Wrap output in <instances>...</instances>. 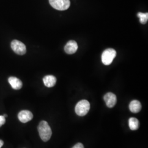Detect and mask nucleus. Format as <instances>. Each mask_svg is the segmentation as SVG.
I'll use <instances>...</instances> for the list:
<instances>
[{"label":"nucleus","instance_id":"1","mask_svg":"<svg viewBox=\"0 0 148 148\" xmlns=\"http://www.w3.org/2000/svg\"><path fill=\"white\" fill-rule=\"evenodd\" d=\"M38 131L40 137L43 142H47L52 136V132L47 122L42 121L40 122L38 126Z\"/></svg>","mask_w":148,"mask_h":148},{"label":"nucleus","instance_id":"2","mask_svg":"<svg viewBox=\"0 0 148 148\" xmlns=\"http://www.w3.org/2000/svg\"><path fill=\"white\" fill-rule=\"evenodd\" d=\"M90 109V104L87 100H82L78 102L75 106V112L76 114L80 116L86 115Z\"/></svg>","mask_w":148,"mask_h":148},{"label":"nucleus","instance_id":"3","mask_svg":"<svg viewBox=\"0 0 148 148\" xmlns=\"http://www.w3.org/2000/svg\"><path fill=\"white\" fill-rule=\"evenodd\" d=\"M116 52L112 48L106 49L101 54V62L106 65L111 64L113 60L116 57Z\"/></svg>","mask_w":148,"mask_h":148},{"label":"nucleus","instance_id":"4","mask_svg":"<svg viewBox=\"0 0 148 148\" xmlns=\"http://www.w3.org/2000/svg\"><path fill=\"white\" fill-rule=\"evenodd\" d=\"M49 3L54 9L58 11H65L70 5V0H49Z\"/></svg>","mask_w":148,"mask_h":148},{"label":"nucleus","instance_id":"5","mask_svg":"<svg viewBox=\"0 0 148 148\" xmlns=\"http://www.w3.org/2000/svg\"><path fill=\"white\" fill-rule=\"evenodd\" d=\"M11 46L12 50L18 55H24L27 52L25 45L18 40H14L12 41Z\"/></svg>","mask_w":148,"mask_h":148},{"label":"nucleus","instance_id":"6","mask_svg":"<svg viewBox=\"0 0 148 148\" xmlns=\"http://www.w3.org/2000/svg\"><path fill=\"white\" fill-rule=\"evenodd\" d=\"M104 100L106 102V105L108 108H113L116 104V96L114 93L109 92L106 93L104 97Z\"/></svg>","mask_w":148,"mask_h":148},{"label":"nucleus","instance_id":"7","mask_svg":"<svg viewBox=\"0 0 148 148\" xmlns=\"http://www.w3.org/2000/svg\"><path fill=\"white\" fill-rule=\"evenodd\" d=\"M18 117L22 123H27L32 119L33 114L31 111L29 110H22L18 114Z\"/></svg>","mask_w":148,"mask_h":148},{"label":"nucleus","instance_id":"8","mask_svg":"<svg viewBox=\"0 0 148 148\" xmlns=\"http://www.w3.org/2000/svg\"><path fill=\"white\" fill-rule=\"evenodd\" d=\"M78 48L77 43L75 41H69L64 47V51L68 54H73L75 53Z\"/></svg>","mask_w":148,"mask_h":148},{"label":"nucleus","instance_id":"9","mask_svg":"<svg viewBox=\"0 0 148 148\" xmlns=\"http://www.w3.org/2000/svg\"><path fill=\"white\" fill-rule=\"evenodd\" d=\"M8 82L11 85V87L14 90H19L21 89L23 86V83L21 79L16 77H10L8 79Z\"/></svg>","mask_w":148,"mask_h":148},{"label":"nucleus","instance_id":"10","mask_svg":"<svg viewBox=\"0 0 148 148\" xmlns=\"http://www.w3.org/2000/svg\"><path fill=\"white\" fill-rule=\"evenodd\" d=\"M43 81L44 85H45L46 87H52L56 85L57 82V79L53 75H47L43 77Z\"/></svg>","mask_w":148,"mask_h":148},{"label":"nucleus","instance_id":"11","mask_svg":"<svg viewBox=\"0 0 148 148\" xmlns=\"http://www.w3.org/2000/svg\"><path fill=\"white\" fill-rule=\"evenodd\" d=\"M129 108L130 111L133 113H138L141 110L142 105L140 101L137 100H133L130 103Z\"/></svg>","mask_w":148,"mask_h":148},{"label":"nucleus","instance_id":"12","mask_svg":"<svg viewBox=\"0 0 148 148\" xmlns=\"http://www.w3.org/2000/svg\"><path fill=\"white\" fill-rule=\"evenodd\" d=\"M128 123H129V127L132 131L137 130L139 127V120L135 117H131L129 119Z\"/></svg>","mask_w":148,"mask_h":148},{"label":"nucleus","instance_id":"13","mask_svg":"<svg viewBox=\"0 0 148 148\" xmlns=\"http://www.w3.org/2000/svg\"><path fill=\"white\" fill-rule=\"evenodd\" d=\"M137 16L139 18V21L140 23L142 24H145L147 23L148 20V13H142L139 12L137 14Z\"/></svg>","mask_w":148,"mask_h":148},{"label":"nucleus","instance_id":"14","mask_svg":"<svg viewBox=\"0 0 148 148\" xmlns=\"http://www.w3.org/2000/svg\"><path fill=\"white\" fill-rule=\"evenodd\" d=\"M5 123V119L3 115L0 116V127Z\"/></svg>","mask_w":148,"mask_h":148},{"label":"nucleus","instance_id":"15","mask_svg":"<svg viewBox=\"0 0 148 148\" xmlns=\"http://www.w3.org/2000/svg\"><path fill=\"white\" fill-rule=\"evenodd\" d=\"M72 148H84V146L82 143H79L76 144Z\"/></svg>","mask_w":148,"mask_h":148},{"label":"nucleus","instance_id":"16","mask_svg":"<svg viewBox=\"0 0 148 148\" xmlns=\"http://www.w3.org/2000/svg\"><path fill=\"white\" fill-rule=\"evenodd\" d=\"M3 144H4V143H3V141L0 139V148H1V147L3 146Z\"/></svg>","mask_w":148,"mask_h":148},{"label":"nucleus","instance_id":"17","mask_svg":"<svg viewBox=\"0 0 148 148\" xmlns=\"http://www.w3.org/2000/svg\"><path fill=\"white\" fill-rule=\"evenodd\" d=\"M3 116L5 117H6L7 116V114H3Z\"/></svg>","mask_w":148,"mask_h":148}]
</instances>
